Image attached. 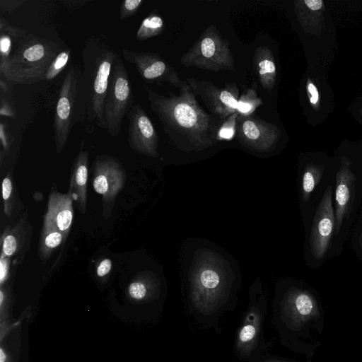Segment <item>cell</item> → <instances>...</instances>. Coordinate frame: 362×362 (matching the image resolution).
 I'll list each match as a JSON object with an SVG mask.
<instances>
[{"label":"cell","mask_w":362,"mask_h":362,"mask_svg":"<svg viewBox=\"0 0 362 362\" xmlns=\"http://www.w3.org/2000/svg\"><path fill=\"white\" fill-rule=\"evenodd\" d=\"M122 55L127 62L135 66L147 83L168 82L179 89L184 82L175 69L158 54L123 49Z\"/></svg>","instance_id":"obj_10"},{"label":"cell","mask_w":362,"mask_h":362,"mask_svg":"<svg viewBox=\"0 0 362 362\" xmlns=\"http://www.w3.org/2000/svg\"><path fill=\"white\" fill-rule=\"evenodd\" d=\"M280 130L274 124L254 115H239L235 136L243 146L257 151L272 150L280 137Z\"/></svg>","instance_id":"obj_9"},{"label":"cell","mask_w":362,"mask_h":362,"mask_svg":"<svg viewBox=\"0 0 362 362\" xmlns=\"http://www.w3.org/2000/svg\"><path fill=\"white\" fill-rule=\"evenodd\" d=\"M264 362H283V361H264Z\"/></svg>","instance_id":"obj_40"},{"label":"cell","mask_w":362,"mask_h":362,"mask_svg":"<svg viewBox=\"0 0 362 362\" xmlns=\"http://www.w3.org/2000/svg\"><path fill=\"white\" fill-rule=\"evenodd\" d=\"M239 113L235 112L225 119L219 127L217 141L230 140L235 136L236 119Z\"/></svg>","instance_id":"obj_28"},{"label":"cell","mask_w":362,"mask_h":362,"mask_svg":"<svg viewBox=\"0 0 362 362\" xmlns=\"http://www.w3.org/2000/svg\"><path fill=\"white\" fill-rule=\"evenodd\" d=\"M13 281L0 286V322L11 320L10 313L13 301Z\"/></svg>","instance_id":"obj_25"},{"label":"cell","mask_w":362,"mask_h":362,"mask_svg":"<svg viewBox=\"0 0 362 362\" xmlns=\"http://www.w3.org/2000/svg\"><path fill=\"white\" fill-rule=\"evenodd\" d=\"M77 76L74 67L69 69L62 81L56 105L54 121V143L59 153L70 134L77 93Z\"/></svg>","instance_id":"obj_8"},{"label":"cell","mask_w":362,"mask_h":362,"mask_svg":"<svg viewBox=\"0 0 362 362\" xmlns=\"http://www.w3.org/2000/svg\"><path fill=\"white\" fill-rule=\"evenodd\" d=\"M349 164V161L345 158L337 174L335 192L337 233L339 232L341 228L343 217L346 211L351 197L350 191L353 184L354 175L350 170Z\"/></svg>","instance_id":"obj_17"},{"label":"cell","mask_w":362,"mask_h":362,"mask_svg":"<svg viewBox=\"0 0 362 362\" xmlns=\"http://www.w3.org/2000/svg\"><path fill=\"white\" fill-rule=\"evenodd\" d=\"M321 168L310 165L305 171L303 176V194L304 199H307L321 177Z\"/></svg>","instance_id":"obj_27"},{"label":"cell","mask_w":362,"mask_h":362,"mask_svg":"<svg viewBox=\"0 0 362 362\" xmlns=\"http://www.w3.org/2000/svg\"><path fill=\"white\" fill-rule=\"evenodd\" d=\"M186 82L195 95L199 96L206 107L220 121L237 112L239 89L235 83H226L219 88L205 80L193 77L186 78Z\"/></svg>","instance_id":"obj_7"},{"label":"cell","mask_w":362,"mask_h":362,"mask_svg":"<svg viewBox=\"0 0 362 362\" xmlns=\"http://www.w3.org/2000/svg\"><path fill=\"white\" fill-rule=\"evenodd\" d=\"M314 310V301L311 296L305 291L290 293L283 305V313L293 321L305 320Z\"/></svg>","instance_id":"obj_20"},{"label":"cell","mask_w":362,"mask_h":362,"mask_svg":"<svg viewBox=\"0 0 362 362\" xmlns=\"http://www.w3.org/2000/svg\"><path fill=\"white\" fill-rule=\"evenodd\" d=\"M264 306L250 305L238 332L236 349L242 356H248L256 348L264 320Z\"/></svg>","instance_id":"obj_15"},{"label":"cell","mask_w":362,"mask_h":362,"mask_svg":"<svg viewBox=\"0 0 362 362\" xmlns=\"http://www.w3.org/2000/svg\"><path fill=\"white\" fill-rule=\"evenodd\" d=\"M1 28V30L3 31L4 30L5 33L7 34L8 35H11L13 37H25V32L24 30H20V29H17L14 27H11L9 25H5L4 27H0Z\"/></svg>","instance_id":"obj_34"},{"label":"cell","mask_w":362,"mask_h":362,"mask_svg":"<svg viewBox=\"0 0 362 362\" xmlns=\"http://www.w3.org/2000/svg\"><path fill=\"white\" fill-rule=\"evenodd\" d=\"M129 119L128 144L139 153L157 157L158 136L157 132L143 107L133 105L127 115Z\"/></svg>","instance_id":"obj_11"},{"label":"cell","mask_w":362,"mask_h":362,"mask_svg":"<svg viewBox=\"0 0 362 362\" xmlns=\"http://www.w3.org/2000/svg\"><path fill=\"white\" fill-rule=\"evenodd\" d=\"M0 86H1V90H4V91L8 90V87L6 86V83H5L2 79H1V81H0Z\"/></svg>","instance_id":"obj_39"},{"label":"cell","mask_w":362,"mask_h":362,"mask_svg":"<svg viewBox=\"0 0 362 362\" xmlns=\"http://www.w3.org/2000/svg\"><path fill=\"white\" fill-rule=\"evenodd\" d=\"M69 59V51H62L49 66L45 80L51 81L66 66Z\"/></svg>","instance_id":"obj_29"},{"label":"cell","mask_w":362,"mask_h":362,"mask_svg":"<svg viewBox=\"0 0 362 362\" xmlns=\"http://www.w3.org/2000/svg\"><path fill=\"white\" fill-rule=\"evenodd\" d=\"M16 51L0 61V71L8 80L31 84L45 80L47 71L60 53L51 41L35 36H25Z\"/></svg>","instance_id":"obj_2"},{"label":"cell","mask_w":362,"mask_h":362,"mask_svg":"<svg viewBox=\"0 0 362 362\" xmlns=\"http://www.w3.org/2000/svg\"><path fill=\"white\" fill-rule=\"evenodd\" d=\"M0 114L2 116H14L13 111L11 106L6 103V101H4L3 100H1Z\"/></svg>","instance_id":"obj_38"},{"label":"cell","mask_w":362,"mask_h":362,"mask_svg":"<svg viewBox=\"0 0 362 362\" xmlns=\"http://www.w3.org/2000/svg\"><path fill=\"white\" fill-rule=\"evenodd\" d=\"M112 268V262L109 258L100 259L95 264V274L99 279H105Z\"/></svg>","instance_id":"obj_31"},{"label":"cell","mask_w":362,"mask_h":362,"mask_svg":"<svg viewBox=\"0 0 362 362\" xmlns=\"http://www.w3.org/2000/svg\"><path fill=\"white\" fill-rule=\"evenodd\" d=\"M335 218L332 205V188L328 187L315 213L310 235L313 255L322 258L327 250Z\"/></svg>","instance_id":"obj_13"},{"label":"cell","mask_w":362,"mask_h":362,"mask_svg":"<svg viewBox=\"0 0 362 362\" xmlns=\"http://www.w3.org/2000/svg\"><path fill=\"white\" fill-rule=\"evenodd\" d=\"M93 186L100 194L103 216L107 218L112 212L115 199L126 182V173L119 160L106 156H98L93 165Z\"/></svg>","instance_id":"obj_6"},{"label":"cell","mask_w":362,"mask_h":362,"mask_svg":"<svg viewBox=\"0 0 362 362\" xmlns=\"http://www.w3.org/2000/svg\"><path fill=\"white\" fill-rule=\"evenodd\" d=\"M133 99L128 72L121 57L117 54L104 107L105 129L111 136L119 135L122 121L133 107Z\"/></svg>","instance_id":"obj_5"},{"label":"cell","mask_w":362,"mask_h":362,"mask_svg":"<svg viewBox=\"0 0 362 362\" xmlns=\"http://www.w3.org/2000/svg\"><path fill=\"white\" fill-rule=\"evenodd\" d=\"M257 90V84L254 82L250 88L245 90L239 96L236 109L239 115H253L255 110L262 105L263 102L258 96Z\"/></svg>","instance_id":"obj_23"},{"label":"cell","mask_w":362,"mask_h":362,"mask_svg":"<svg viewBox=\"0 0 362 362\" xmlns=\"http://www.w3.org/2000/svg\"><path fill=\"white\" fill-rule=\"evenodd\" d=\"M253 65L261 86L271 93L276 77V67L272 49L267 46L257 47L253 55Z\"/></svg>","instance_id":"obj_18"},{"label":"cell","mask_w":362,"mask_h":362,"mask_svg":"<svg viewBox=\"0 0 362 362\" xmlns=\"http://www.w3.org/2000/svg\"><path fill=\"white\" fill-rule=\"evenodd\" d=\"M66 240V238L61 231L44 221L38 247L40 259L46 262Z\"/></svg>","instance_id":"obj_21"},{"label":"cell","mask_w":362,"mask_h":362,"mask_svg":"<svg viewBox=\"0 0 362 362\" xmlns=\"http://www.w3.org/2000/svg\"><path fill=\"white\" fill-rule=\"evenodd\" d=\"M144 88L151 109L175 146L185 151H199L215 144L221 121L204 110L186 81L179 95L168 92L165 96Z\"/></svg>","instance_id":"obj_1"},{"label":"cell","mask_w":362,"mask_h":362,"mask_svg":"<svg viewBox=\"0 0 362 362\" xmlns=\"http://www.w3.org/2000/svg\"><path fill=\"white\" fill-rule=\"evenodd\" d=\"M33 230L28 211L24 209L15 222L4 230L1 237V254L16 259L21 264L29 250Z\"/></svg>","instance_id":"obj_12"},{"label":"cell","mask_w":362,"mask_h":362,"mask_svg":"<svg viewBox=\"0 0 362 362\" xmlns=\"http://www.w3.org/2000/svg\"><path fill=\"white\" fill-rule=\"evenodd\" d=\"M1 61L6 59L11 55V40L6 33L1 32L0 37Z\"/></svg>","instance_id":"obj_32"},{"label":"cell","mask_w":362,"mask_h":362,"mask_svg":"<svg viewBox=\"0 0 362 362\" xmlns=\"http://www.w3.org/2000/svg\"><path fill=\"white\" fill-rule=\"evenodd\" d=\"M90 47L83 52L87 115L89 120L105 129V101L117 53L104 44H91Z\"/></svg>","instance_id":"obj_3"},{"label":"cell","mask_w":362,"mask_h":362,"mask_svg":"<svg viewBox=\"0 0 362 362\" xmlns=\"http://www.w3.org/2000/svg\"><path fill=\"white\" fill-rule=\"evenodd\" d=\"M158 284L147 272L136 275L128 285L127 298L132 303H143L152 300L158 291Z\"/></svg>","instance_id":"obj_19"},{"label":"cell","mask_w":362,"mask_h":362,"mask_svg":"<svg viewBox=\"0 0 362 362\" xmlns=\"http://www.w3.org/2000/svg\"><path fill=\"white\" fill-rule=\"evenodd\" d=\"M163 30L162 17L157 13H152L142 21L136 37L138 40H146L161 34Z\"/></svg>","instance_id":"obj_24"},{"label":"cell","mask_w":362,"mask_h":362,"mask_svg":"<svg viewBox=\"0 0 362 362\" xmlns=\"http://www.w3.org/2000/svg\"><path fill=\"white\" fill-rule=\"evenodd\" d=\"M142 0H125L122 2L120 8L119 18L124 20L134 14L141 4Z\"/></svg>","instance_id":"obj_30"},{"label":"cell","mask_w":362,"mask_h":362,"mask_svg":"<svg viewBox=\"0 0 362 362\" xmlns=\"http://www.w3.org/2000/svg\"><path fill=\"white\" fill-rule=\"evenodd\" d=\"M1 189L5 215L8 218L19 216L20 211L23 209V205L20 199L11 171L3 179Z\"/></svg>","instance_id":"obj_22"},{"label":"cell","mask_w":362,"mask_h":362,"mask_svg":"<svg viewBox=\"0 0 362 362\" xmlns=\"http://www.w3.org/2000/svg\"><path fill=\"white\" fill-rule=\"evenodd\" d=\"M0 362H13L12 356L2 344L0 348Z\"/></svg>","instance_id":"obj_37"},{"label":"cell","mask_w":362,"mask_h":362,"mask_svg":"<svg viewBox=\"0 0 362 362\" xmlns=\"http://www.w3.org/2000/svg\"><path fill=\"white\" fill-rule=\"evenodd\" d=\"M307 91L310 103L316 105L319 101V93L315 84L310 80L307 83Z\"/></svg>","instance_id":"obj_33"},{"label":"cell","mask_w":362,"mask_h":362,"mask_svg":"<svg viewBox=\"0 0 362 362\" xmlns=\"http://www.w3.org/2000/svg\"><path fill=\"white\" fill-rule=\"evenodd\" d=\"M83 141L72 166L68 192L71 194L80 211L85 214L87 209L88 153L83 149Z\"/></svg>","instance_id":"obj_16"},{"label":"cell","mask_w":362,"mask_h":362,"mask_svg":"<svg viewBox=\"0 0 362 362\" xmlns=\"http://www.w3.org/2000/svg\"><path fill=\"white\" fill-rule=\"evenodd\" d=\"M0 139H1V145H2V148H3L1 151L2 152L4 151L5 153V155L8 154L10 147H9L8 141L7 140V136H6V134L5 132L4 126L2 122L0 124Z\"/></svg>","instance_id":"obj_35"},{"label":"cell","mask_w":362,"mask_h":362,"mask_svg":"<svg viewBox=\"0 0 362 362\" xmlns=\"http://www.w3.org/2000/svg\"><path fill=\"white\" fill-rule=\"evenodd\" d=\"M20 262L16 259L6 257L1 253L0 257V286L13 281Z\"/></svg>","instance_id":"obj_26"},{"label":"cell","mask_w":362,"mask_h":362,"mask_svg":"<svg viewBox=\"0 0 362 362\" xmlns=\"http://www.w3.org/2000/svg\"><path fill=\"white\" fill-rule=\"evenodd\" d=\"M304 6L311 11H318L322 8L323 2L321 0H305L302 1Z\"/></svg>","instance_id":"obj_36"},{"label":"cell","mask_w":362,"mask_h":362,"mask_svg":"<svg viewBox=\"0 0 362 362\" xmlns=\"http://www.w3.org/2000/svg\"><path fill=\"white\" fill-rule=\"evenodd\" d=\"M185 67H195L218 72L235 71V61L229 42L222 37L216 26L211 24L180 58Z\"/></svg>","instance_id":"obj_4"},{"label":"cell","mask_w":362,"mask_h":362,"mask_svg":"<svg viewBox=\"0 0 362 362\" xmlns=\"http://www.w3.org/2000/svg\"><path fill=\"white\" fill-rule=\"evenodd\" d=\"M74 199L70 192L62 194L53 189L49 194L46 221L61 231L67 238L74 221Z\"/></svg>","instance_id":"obj_14"}]
</instances>
